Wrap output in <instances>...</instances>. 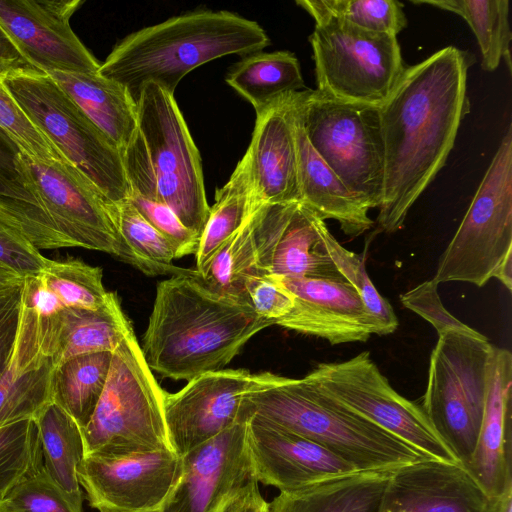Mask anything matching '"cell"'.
Listing matches in <instances>:
<instances>
[{
	"instance_id": "6da1fadb",
	"label": "cell",
	"mask_w": 512,
	"mask_h": 512,
	"mask_svg": "<svg viewBox=\"0 0 512 512\" xmlns=\"http://www.w3.org/2000/svg\"><path fill=\"white\" fill-rule=\"evenodd\" d=\"M473 56L454 46L407 66L378 108L384 185L377 225L401 229L406 216L443 168L470 110L467 75Z\"/></svg>"
},
{
	"instance_id": "7a4b0ae2",
	"label": "cell",
	"mask_w": 512,
	"mask_h": 512,
	"mask_svg": "<svg viewBox=\"0 0 512 512\" xmlns=\"http://www.w3.org/2000/svg\"><path fill=\"white\" fill-rule=\"evenodd\" d=\"M271 325L250 305L212 292L187 269L158 283L141 350L152 371L189 381L224 369Z\"/></svg>"
},
{
	"instance_id": "3957f363",
	"label": "cell",
	"mask_w": 512,
	"mask_h": 512,
	"mask_svg": "<svg viewBox=\"0 0 512 512\" xmlns=\"http://www.w3.org/2000/svg\"><path fill=\"white\" fill-rule=\"evenodd\" d=\"M256 376V383L242 397L240 421L259 417L319 444L358 472H392L430 459L324 394L304 377L288 378L269 372Z\"/></svg>"
},
{
	"instance_id": "277c9868",
	"label": "cell",
	"mask_w": 512,
	"mask_h": 512,
	"mask_svg": "<svg viewBox=\"0 0 512 512\" xmlns=\"http://www.w3.org/2000/svg\"><path fill=\"white\" fill-rule=\"evenodd\" d=\"M269 44L255 21L229 11H194L129 34L115 45L98 73L125 87L136 103L147 83L174 95L179 82L196 67L230 54H253Z\"/></svg>"
},
{
	"instance_id": "5b68a950",
	"label": "cell",
	"mask_w": 512,
	"mask_h": 512,
	"mask_svg": "<svg viewBox=\"0 0 512 512\" xmlns=\"http://www.w3.org/2000/svg\"><path fill=\"white\" fill-rule=\"evenodd\" d=\"M165 394L130 329L112 352L104 390L80 429L84 456L174 451L165 422Z\"/></svg>"
},
{
	"instance_id": "8992f818",
	"label": "cell",
	"mask_w": 512,
	"mask_h": 512,
	"mask_svg": "<svg viewBox=\"0 0 512 512\" xmlns=\"http://www.w3.org/2000/svg\"><path fill=\"white\" fill-rule=\"evenodd\" d=\"M1 80L38 130L108 201L129 198L121 151L48 74L23 68Z\"/></svg>"
},
{
	"instance_id": "52a82bcc",
	"label": "cell",
	"mask_w": 512,
	"mask_h": 512,
	"mask_svg": "<svg viewBox=\"0 0 512 512\" xmlns=\"http://www.w3.org/2000/svg\"><path fill=\"white\" fill-rule=\"evenodd\" d=\"M493 345L472 329L438 335L421 407L437 433L467 468L479 435Z\"/></svg>"
},
{
	"instance_id": "ba28073f",
	"label": "cell",
	"mask_w": 512,
	"mask_h": 512,
	"mask_svg": "<svg viewBox=\"0 0 512 512\" xmlns=\"http://www.w3.org/2000/svg\"><path fill=\"white\" fill-rule=\"evenodd\" d=\"M311 16L316 90L333 100L379 108L407 67L397 37L325 14Z\"/></svg>"
},
{
	"instance_id": "9c48e42d",
	"label": "cell",
	"mask_w": 512,
	"mask_h": 512,
	"mask_svg": "<svg viewBox=\"0 0 512 512\" xmlns=\"http://www.w3.org/2000/svg\"><path fill=\"white\" fill-rule=\"evenodd\" d=\"M296 102L314 150L369 209L379 208L384 145L378 107L340 102L311 89L298 91Z\"/></svg>"
},
{
	"instance_id": "30bf717a",
	"label": "cell",
	"mask_w": 512,
	"mask_h": 512,
	"mask_svg": "<svg viewBox=\"0 0 512 512\" xmlns=\"http://www.w3.org/2000/svg\"><path fill=\"white\" fill-rule=\"evenodd\" d=\"M512 254V126L500 145L453 238L439 258L434 279L484 286Z\"/></svg>"
},
{
	"instance_id": "8fae6325",
	"label": "cell",
	"mask_w": 512,
	"mask_h": 512,
	"mask_svg": "<svg viewBox=\"0 0 512 512\" xmlns=\"http://www.w3.org/2000/svg\"><path fill=\"white\" fill-rule=\"evenodd\" d=\"M136 109L137 128L155 174L159 200L201 237L210 211L201 158L174 96L147 83Z\"/></svg>"
},
{
	"instance_id": "7c38bea8",
	"label": "cell",
	"mask_w": 512,
	"mask_h": 512,
	"mask_svg": "<svg viewBox=\"0 0 512 512\" xmlns=\"http://www.w3.org/2000/svg\"><path fill=\"white\" fill-rule=\"evenodd\" d=\"M19 170L29 191L73 247L108 253L148 276L165 274L125 243L108 211L110 201L67 160L40 163L21 153Z\"/></svg>"
},
{
	"instance_id": "4fadbf2b",
	"label": "cell",
	"mask_w": 512,
	"mask_h": 512,
	"mask_svg": "<svg viewBox=\"0 0 512 512\" xmlns=\"http://www.w3.org/2000/svg\"><path fill=\"white\" fill-rule=\"evenodd\" d=\"M304 378L428 458L460 463L423 408L392 388L368 351L342 362L320 363Z\"/></svg>"
},
{
	"instance_id": "5bb4252c",
	"label": "cell",
	"mask_w": 512,
	"mask_h": 512,
	"mask_svg": "<svg viewBox=\"0 0 512 512\" xmlns=\"http://www.w3.org/2000/svg\"><path fill=\"white\" fill-rule=\"evenodd\" d=\"M182 471V456L172 450L93 454L82 459L78 479L99 512H145L162 508Z\"/></svg>"
},
{
	"instance_id": "9a60e30c",
	"label": "cell",
	"mask_w": 512,
	"mask_h": 512,
	"mask_svg": "<svg viewBox=\"0 0 512 512\" xmlns=\"http://www.w3.org/2000/svg\"><path fill=\"white\" fill-rule=\"evenodd\" d=\"M81 0H0V27L34 69L96 73L101 63L73 32Z\"/></svg>"
},
{
	"instance_id": "2e32d148",
	"label": "cell",
	"mask_w": 512,
	"mask_h": 512,
	"mask_svg": "<svg viewBox=\"0 0 512 512\" xmlns=\"http://www.w3.org/2000/svg\"><path fill=\"white\" fill-rule=\"evenodd\" d=\"M251 226L257 264L265 275L343 279L323 245L325 221L304 204L261 205L251 215Z\"/></svg>"
},
{
	"instance_id": "e0dca14e",
	"label": "cell",
	"mask_w": 512,
	"mask_h": 512,
	"mask_svg": "<svg viewBox=\"0 0 512 512\" xmlns=\"http://www.w3.org/2000/svg\"><path fill=\"white\" fill-rule=\"evenodd\" d=\"M182 459V476L162 512H217L234 492L257 481L247 444V421L235 423Z\"/></svg>"
},
{
	"instance_id": "ac0fdd59",
	"label": "cell",
	"mask_w": 512,
	"mask_h": 512,
	"mask_svg": "<svg viewBox=\"0 0 512 512\" xmlns=\"http://www.w3.org/2000/svg\"><path fill=\"white\" fill-rule=\"evenodd\" d=\"M257 381L246 369H221L194 377L167 393L164 415L170 443L183 456L239 422L244 393Z\"/></svg>"
},
{
	"instance_id": "d6986e66",
	"label": "cell",
	"mask_w": 512,
	"mask_h": 512,
	"mask_svg": "<svg viewBox=\"0 0 512 512\" xmlns=\"http://www.w3.org/2000/svg\"><path fill=\"white\" fill-rule=\"evenodd\" d=\"M271 277L294 299L291 312L275 325L323 338L331 345L365 342L375 334L374 322L360 295L347 281Z\"/></svg>"
},
{
	"instance_id": "ffe728a7",
	"label": "cell",
	"mask_w": 512,
	"mask_h": 512,
	"mask_svg": "<svg viewBox=\"0 0 512 512\" xmlns=\"http://www.w3.org/2000/svg\"><path fill=\"white\" fill-rule=\"evenodd\" d=\"M247 444L257 482L280 492L358 472L319 444L256 416L247 420Z\"/></svg>"
},
{
	"instance_id": "44dd1931",
	"label": "cell",
	"mask_w": 512,
	"mask_h": 512,
	"mask_svg": "<svg viewBox=\"0 0 512 512\" xmlns=\"http://www.w3.org/2000/svg\"><path fill=\"white\" fill-rule=\"evenodd\" d=\"M295 93L256 114L252 139L241 159L255 207L300 202L294 133Z\"/></svg>"
},
{
	"instance_id": "7402d4cb",
	"label": "cell",
	"mask_w": 512,
	"mask_h": 512,
	"mask_svg": "<svg viewBox=\"0 0 512 512\" xmlns=\"http://www.w3.org/2000/svg\"><path fill=\"white\" fill-rule=\"evenodd\" d=\"M378 512H490V498L461 463L425 459L391 472Z\"/></svg>"
},
{
	"instance_id": "603a6c76",
	"label": "cell",
	"mask_w": 512,
	"mask_h": 512,
	"mask_svg": "<svg viewBox=\"0 0 512 512\" xmlns=\"http://www.w3.org/2000/svg\"><path fill=\"white\" fill-rule=\"evenodd\" d=\"M511 397L512 355L493 345L481 427L466 468L489 498L512 488Z\"/></svg>"
},
{
	"instance_id": "cb8c5ba5",
	"label": "cell",
	"mask_w": 512,
	"mask_h": 512,
	"mask_svg": "<svg viewBox=\"0 0 512 512\" xmlns=\"http://www.w3.org/2000/svg\"><path fill=\"white\" fill-rule=\"evenodd\" d=\"M53 371L41 347L38 316L22 300L13 352L0 377V428L35 419L53 402Z\"/></svg>"
},
{
	"instance_id": "d4e9b609",
	"label": "cell",
	"mask_w": 512,
	"mask_h": 512,
	"mask_svg": "<svg viewBox=\"0 0 512 512\" xmlns=\"http://www.w3.org/2000/svg\"><path fill=\"white\" fill-rule=\"evenodd\" d=\"M38 319L41 347L54 369L79 355L112 353L133 328L114 292L98 309L65 308Z\"/></svg>"
},
{
	"instance_id": "484cf974",
	"label": "cell",
	"mask_w": 512,
	"mask_h": 512,
	"mask_svg": "<svg viewBox=\"0 0 512 512\" xmlns=\"http://www.w3.org/2000/svg\"><path fill=\"white\" fill-rule=\"evenodd\" d=\"M294 100V133L300 203L322 220L333 219L350 237H357L374 225L369 207L352 193L310 144Z\"/></svg>"
},
{
	"instance_id": "4316f807",
	"label": "cell",
	"mask_w": 512,
	"mask_h": 512,
	"mask_svg": "<svg viewBox=\"0 0 512 512\" xmlns=\"http://www.w3.org/2000/svg\"><path fill=\"white\" fill-rule=\"evenodd\" d=\"M48 74L122 151L137 132V109L125 87L96 73Z\"/></svg>"
},
{
	"instance_id": "83f0119b",
	"label": "cell",
	"mask_w": 512,
	"mask_h": 512,
	"mask_svg": "<svg viewBox=\"0 0 512 512\" xmlns=\"http://www.w3.org/2000/svg\"><path fill=\"white\" fill-rule=\"evenodd\" d=\"M391 472H355L281 491L267 512H378Z\"/></svg>"
},
{
	"instance_id": "f1b7e54d",
	"label": "cell",
	"mask_w": 512,
	"mask_h": 512,
	"mask_svg": "<svg viewBox=\"0 0 512 512\" xmlns=\"http://www.w3.org/2000/svg\"><path fill=\"white\" fill-rule=\"evenodd\" d=\"M226 82L252 104L256 114L305 88L299 61L289 51L253 53L237 63Z\"/></svg>"
},
{
	"instance_id": "f546056e",
	"label": "cell",
	"mask_w": 512,
	"mask_h": 512,
	"mask_svg": "<svg viewBox=\"0 0 512 512\" xmlns=\"http://www.w3.org/2000/svg\"><path fill=\"white\" fill-rule=\"evenodd\" d=\"M34 420L45 470L62 490L72 496L84 497L78 479V467L84 458L80 427L54 402Z\"/></svg>"
},
{
	"instance_id": "4dcf8cb0",
	"label": "cell",
	"mask_w": 512,
	"mask_h": 512,
	"mask_svg": "<svg viewBox=\"0 0 512 512\" xmlns=\"http://www.w3.org/2000/svg\"><path fill=\"white\" fill-rule=\"evenodd\" d=\"M111 352H97L68 359L52 375V400L82 429L90 420L104 390Z\"/></svg>"
},
{
	"instance_id": "1f68e13d",
	"label": "cell",
	"mask_w": 512,
	"mask_h": 512,
	"mask_svg": "<svg viewBox=\"0 0 512 512\" xmlns=\"http://www.w3.org/2000/svg\"><path fill=\"white\" fill-rule=\"evenodd\" d=\"M412 3L431 5L461 16L477 39L482 69L493 72L503 59L511 71L508 0H421Z\"/></svg>"
},
{
	"instance_id": "d6a6232c",
	"label": "cell",
	"mask_w": 512,
	"mask_h": 512,
	"mask_svg": "<svg viewBox=\"0 0 512 512\" xmlns=\"http://www.w3.org/2000/svg\"><path fill=\"white\" fill-rule=\"evenodd\" d=\"M252 203L247 171L240 160L228 182L216 190L215 203L195 252L196 269L201 271L216 252L242 227L256 209Z\"/></svg>"
},
{
	"instance_id": "836d02e7",
	"label": "cell",
	"mask_w": 512,
	"mask_h": 512,
	"mask_svg": "<svg viewBox=\"0 0 512 512\" xmlns=\"http://www.w3.org/2000/svg\"><path fill=\"white\" fill-rule=\"evenodd\" d=\"M252 213L201 271L194 269L195 276L209 290L231 301L247 305H250L246 293L248 280L264 274L257 264L251 226Z\"/></svg>"
},
{
	"instance_id": "e575fe53",
	"label": "cell",
	"mask_w": 512,
	"mask_h": 512,
	"mask_svg": "<svg viewBox=\"0 0 512 512\" xmlns=\"http://www.w3.org/2000/svg\"><path fill=\"white\" fill-rule=\"evenodd\" d=\"M21 152L0 129V209L28 237L44 232L51 219L27 188L20 173Z\"/></svg>"
},
{
	"instance_id": "d590c367",
	"label": "cell",
	"mask_w": 512,
	"mask_h": 512,
	"mask_svg": "<svg viewBox=\"0 0 512 512\" xmlns=\"http://www.w3.org/2000/svg\"><path fill=\"white\" fill-rule=\"evenodd\" d=\"M38 275L64 309H98L110 296L103 285L102 269L80 260H49Z\"/></svg>"
},
{
	"instance_id": "8d00e7d4",
	"label": "cell",
	"mask_w": 512,
	"mask_h": 512,
	"mask_svg": "<svg viewBox=\"0 0 512 512\" xmlns=\"http://www.w3.org/2000/svg\"><path fill=\"white\" fill-rule=\"evenodd\" d=\"M310 15L325 14L360 29L396 36L407 27L404 5L397 0H298Z\"/></svg>"
},
{
	"instance_id": "74e56055",
	"label": "cell",
	"mask_w": 512,
	"mask_h": 512,
	"mask_svg": "<svg viewBox=\"0 0 512 512\" xmlns=\"http://www.w3.org/2000/svg\"><path fill=\"white\" fill-rule=\"evenodd\" d=\"M322 239L329 259L343 279L360 295L374 322L375 334L393 333L398 327V319L390 303L380 295L371 281L366 270L365 258L343 247L327 226L322 231Z\"/></svg>"
},
{
	"instance_id": "f35d334b",
	"label": "cell",
	"mask_w": 512,
	"mask_h": 512,
	"mask_svg": "<svg viewBox=\"0 0 512 512\" xmlns=\"http://www.w3.org/2000/svg\"><path fill=\"white\" fill-rule=\"evenodd\" d=\"M42 466L41 444L34 419L0 428V500Z\"/></svg>"
},
{
	"instance_id": "ab89813d",
	"label": "cell",
	"mask_w": 512,
	"mask_h": 512,
	"mask_svg": "<svg viewBox=\"0 0 512 512\" xmlns=\"http://www.w3.org/2000/svg\"><path fill=\"white\" fill-rule=\"evenodd\" d=\"M108 211L125 243L143 260L165 274H180L187 269L172 264L174 251L169 241L158 232L128 200L108 203Z\"/></svg>"
},
{
	"instance_id": "60d3db41",
	"label": "cell",
	"mask_w": 512,
	"mask_h": 512,
	"mask_svg": "<svg viewBox=\"0 0 512 512\" xmlns=\"http://www.w3.org/2000/svg\"><path fill=\"white\" fill-rule=\"evenodd\" d=\"M83 499L62 490L42 466L16 484L2 503L9 512H83Z\"/></svg>"
},
{
	"instance_id": "b9f144b4",
	"label": "cell",
	"mask_w": 512,
	"mask_h": 512,
	"mask_svg": "<svg viewBox=\"0 0 512 512\" xmlns=\"http://www.w3.org/2000/svg\"><path fill=\"white\" fill-rule=\"evenodd\" d=\"M0 129L17 145L24 156L34 162L50 163L65 159L32 123L4 86L1 76Z\"/></svg>"
},
{
	"instance_id": "7bdbcfd3",
	"label": "cell",
	"mask_w": 512,
	"mask_h": 512,
	"mask_svg": "<svg viewBox=\"0 0 512 512\" xmlns=\"http://www.w3.org/2000/svg\"><path fill=\"white\" fill-rule=\"evenodd\" d=\"M128 200L138 212L171 244L175 259L195 254L200 237L185 227L162 201L130 194Z\"/></svg>"
},
{
	"instance_id": "ee69618b",
	"label": "cell",
	"mask_w": 512,
	"mask_h": 512,
	"mask_svg": "<svg viewBox=\"0 0 512 512\" xmlns=\"http://www.w3.org/2000/svg\"><path fill=\"white\" fill-rule=\"evenodd\" d=\"M49 260L0 209V265L27 278L39 274Z\"/></svg>"
},
{
	"instance_id": "f6af8a7d",
	"label": "cell",
	"mask_w": 512,
	"mask_h": 512,
	"mask_svg": "<svg viewBox=\"0 0 512 512\" xmlns=\"http://www.w3.org/2000/svg\"><path fill=\"white\" fill-rule=\"evenodd\" d=\"M438 285L434 278L427 280L402 294L400 301L405 307L432 324L438 335L448 330L470 328L444 307L438 294Z\"/></svg>"
},
{
	"instance_id": "bcb514c9",
	"label": "cell",
	"mask_w": 512,
	"mask_h": 512,
	"mask_svg": "<svg viewBox=\"0 0 512 512\" xmlns=\"http://www.w3.org/2000/svg\"><path fill=\"white\" fill-rule=\"evenodd\" d=\"M246 293L254 312L273 325L287 316L294 306L293 296L269 275L251 277L246 284Z\"/></svg>"
},
{
	"instance_id": "7dc6e473",
	"label": "cell",
	"mask_w": 512,
	"mask_h": 512,
	"mask_svg": "<svg viewBox=\"0 0 512 512\" xmlns=\"http://www.w3.org/2000/svg\"><path fill=\"white\" fill-rule=\"evenodd\" d=\"M121 153L130 194L159 200L155 174L138 129Z\"/></svg>"
},
{
	"instance_id": "c3c4849f",
	"label": "cell",
	"mask_w": 512,
	"mask_h": 512,
	"mask_svg": "<svg viewBox=\"0 0 512 512\" xmlns=\"http://www.w3.org/2000/svg\"><path fill=\"white\" fill-rule=\"evenodd\" d=\"M22 287L0 296V377L8 365L17 337Z\"/></svg>"
},
{
	"instance_id": "681fc988",
	"label": "cell",
	"mask_w": 512,
	"mask_h": 512,
	"mask_svg": "<svg viewBox=\"0 0 512 512\" xmlns=\"http://www.w3.org/2000/svg\"><path fill=\"white\" fill-rule=\"evenodd\" d=\"M267 505L258 482L252 481L234 492L217 512H267Z\"/></svg>"
},
{
	"instance_id": "f907efd6",
	"label": "cell",
	"mask_w": 512,
	"mask_h": 512,
	"mask_svg": "<svg viewBox=\"0 0 512 512\" xmlns=\"http://www.w3.org/2000/svg\"><path fill=\"white\" fill-rule=\"evenodd\" d=\"M23 68L32 67L22 58L16 47L0 27V76Z\"/></svg>"
},
{
	"instance_id": "816d5d0a",
	"label": "cell",
	"mask_w": 512,
	"mask_h": 512,
	"mask_svg": "<svg viewBox=\"0 0 512 512\" xmlns=\"http://www.w3.org/2000/svg\"><path fill=\"white\" fill-rule=\"evenodd\" d=\"M24 278L0 265V296L23 286Z\"/></svg>"
},
{
	"instance_id": "f5cc1de1",
	"label": "cell",
	"mask_w": 512,
	"mask_h": 512,
	"mask_svg": "<svg viewBox=\"0 0 512 512\" xmlns=\"http://www.w3.org/2000/svg\"><path fill=\"white\" fill-rule=\"evenodd\" d=\"M509 291L512 288V254L508 255L505 260L498 266L494 275Z\"/></svg>"
},
{
	"instance_id": "db71d44e",
	"label": "cell",
	"mask_w": 512,
	"mask_h": 512,
	"mask_svg": "<svg viewBox=\"0 0 512 512\" xmlns=\"http://www.w3.org/2000/svg\"><path fill=\"white\" fill-rule=\"evenodd\" d=\"M512 488L502 495L490 498V512H512Z\"/></svg>"
},
{
	"instance_id": "11a10c76",
	"label": "cell",
	"mask_w": 512,
	"mask_h": 512,
	"mask_svg": "<svg viewBox=\"0 0 512 512\" xmlns=\"http://www.w3.org/2000/svg\"><path fill=\"white\" fill-rule=\"evenodd\" d=\"M0 512H9L3 505L2 500H0Z\"/></svg>"
},
{
	"instance_id": "9f6ffc18",
	"label": "cell",
	"mask_w": 512,
	"mask_h": 512,
	"mask_svg": "<svg viewBox=\"0 0 512 512\" xmlns=\"http://www.w3.org/2000/svg\"><path fill=\"white\" fill-rule=\"evenodd\" d=\"M145 512H162L161 509H156V510H152V511H145Z\"/></svg>"
}]
</instances>
